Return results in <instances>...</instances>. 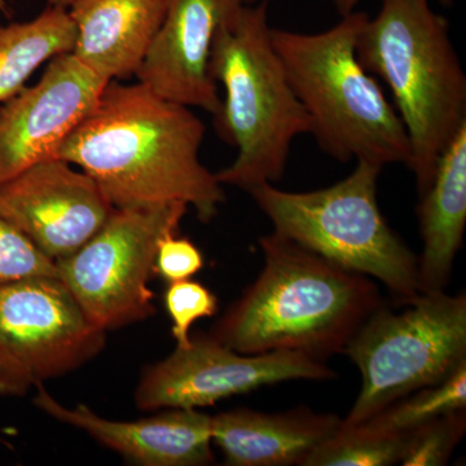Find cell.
I'll use <instances>...</instances> for the list:
<instances>
[{
	"mask_svg": "<svg viewBox=\"0 0 466 466\" xmlns=\"http://www.w3.org/2000/svg\"><path fill=\"white\" fill-rule=\"evenodd\" d=\"M466 410L446 413L408 431L404 444V466H443L464 438Z\"/></svg>",
	"mask_w": 466,
	"mask_h": 466,
	"instance_id": "obj_21",
	"label": "cell"
},
{
	"mask_svg": "<svg viewBox=\"0 0 466 466\" xmlns=\"http://www.w3.org/2000/svg\"><path fill=\"white\" fill-rule=\"evenodd\" d=\"M407 433L382 431L368 422L339 425L309 452L300 466H390L400 464Z\"/></svg>",
	"mask_w": 466,
	"mask_h": 466,
	"instance_id": "obj_19",
	"label": "cell"
},
{
	"mask_svg": "<svg viewBox=\"0 0 466 466\" xmlns=\"http://www.w3.org/2000/svg\"><path fill=\"white\" fill-rule=\"evenodd\" d=\"M254 0H242V3H244V5H250V3H253Z\"/></svg>",
	"mask_w": 466,
	"mask_h": 466,
	"instance_id": "obj_28",
	"label": "cell"
},
{
	"mask_svg": "<svg viewBox=\"0 0 466 466\" xmlns=\"http://www.w3.org/2000/svg\"><path fill=\"white\" fill-rule=\"evenodd\" d=\"M267 5V0L241 5L218 26L211 46L210 75L225 88L216 128L238 148L235 161L216 177L222 186L248 193L279 182L291 143L311 130L272 46Z\"/></svg>",
	"mask_w": 466,
	"mask_h": 466,
	"instance_id": "obj_4",
	"label": "cell"
},
{
	"mask_svg": "<svg viewBox=\"0 0 466 466\" xmlns=\"http://www.w3.org/2000/svg\"><path fill=\"white\" fill-rule=\"evenodd\" d=\"M262 271L208 336L240 354H341L383 300L372 279L272 232L259 240Z\"/></svg>",
	"mask_w": 466,
	"mask_h": 466,
	"instance_id": "obj_2",
	"label": "cell"
},
{
	"mask_svg": "<svg viewBox=\"0 0 466 466\" xmlns=\"http://www.w3.org/2000/svg\"><path fill=\"white\" fill-rule=\"evenodd\" d=\"M167 0H76L75 55L106 81L137 75L165 17Z\"/></svg>",
	"mask_w": 466,
	"mask_h": 466,
	"instance_id": "obj_16",
	"label": "cell"
},
{
	"mask_svg": "<svg viewBox=\"0 0 466 466\" xmlns=\"http://www.w3.org/2000/svg\"><path fill=\"white\" fill-rule=\"evenodd\" d=\"M204 256L189 238L168 235L159 244L155 262V275L167 283L187 280L200 272Z\"/></svg>",
	"mask_w": 466,
	"mask_h": 466,
	"instance_id": "obj_24",
	"label": "cell"
},
{
	"mask_svg": "<svg viewBox=\"0 0 466 466\" xmlns=\"http://www.w3.org/2000/svg\"><path fill=\"white\" fill-rule=\"evenodd\" d=\"M204 137L192 108L112 81L57 157L90 175L116 208L183 202L208 223L226 195L201 162Z\"/></svg>",
	"mask_w": 466,
	"mask_h": 466,
	"instance_id": "obj_1",
	"label": "cell"
},
{
	"mask_svg": "<svg viewBox=\"0 0 466 466\" xmlns=\"http://www.w3.org/2000/svg\"><path fill=\"white\" fill-rule=\"evenodd\" d=\"M188 205L116 208L108 222L72 256L56 262L58 278L101 329H121L156 314L155 275L159 244L177 233Z\"/></svg>",
	"mask_w": 466,
	"mask_h": 466,
	"instance_id": "obj_8",
	"label": "cell"
},
{
	"mask_svg": "<svg viewBox=\"0 0 466 466\" xmlns=\"http://www.w3.org/2000/svg\"><path fill=\"white\" fill-rule=\"evenodd\" d=\"M164 303L173 323L171 333L177 348L189 345L191 328L196 321L214 317L219 309L216 294L192 279L168 283Z\"/></svg>",
	"mask_w": 466,
	"mask_h": 466,
	"instance_id": "obj_22",
	"label": "cell"
},
{
	"mask_svg": "<svg viewBox=\"0 0 466 466\" xmlns=\"http://www.w3.org/2000/svg\"><path fill=\"white\" fill-rule=\"evenodd\" d=\"M420 233L424 250L417 258L421 293L443 291L461 249L466 226V126L441 152L431 186L420 196Z\"/></svg>",
	"mask_w": 466,
	"mask_h": 466,
	"instance_id": "obj_17",
	"label": "cell"
},
{
	"mask_svg": "<svg viewBox=\"0 0 466 466\" xmlns=\"http://www.w3.org/2000/svg\"><path fill=\"white\" fill-rule=\"evenodd\" d=\"M11 5L9 0H0V15H5V17L11 16Z\"/></svg>",
	"mask_w": 466,
	"mask_h": 466,
	"instance_id": "obj_27",
	"label": "cell"
},
{
	"mask_svg": "<svg viewBox=\"0 0 466 466\" xmlns=\"http://www.w3.org/2000/svg\"><path fill=\"white\" fill-rule=\"evenodd\" d=\"M366 12H351L315 34L271 27L272 46L311 122L309 134L339 162L385 167L410 162L400 115L357 54Z\"/></svg>",
	"mask_w": 466,
	"mask_h": 466,
	"instance_id": "obj_5",
	"label": "cell"
},
{
	"mask_svg": "<svg viewBox=\"0 0 466 466\" xmlns=\"http://www.w3.org/2000/svg\"><path fill=\"white\" fill-rule=\"evenodd\" d=\"M400 309L382 303L342 354L361 373V390L343 425H357L410 392L443 381L466 363V296L420 293Z\"/></svg>",
	"mask_w": 466,
	"mask_h": 466,
	"instance_id": "obj_7",
	"label": "cell"
},
{
	"mask_svg": "<svg viewBox=\"0 0 466 466\" xmlns=\"http://www.w3.org/2000/svg\"><path fill=\"white\" fill-rule=\"evenodd\" d=\"M341 422L308 407L278 413L235 408L211 416V441L228 466L302 465Z\"/></svg>",
	"mask_w": 466,
	"mask_h": 466,
	"instance_id": "obj_15",
	"label": "cell"
},
{
	"mask_svg": "<svg viewBox=\"0 0 466 466\" xmlns=\"http://www.w3.org/2000/svg\"><path fill=\"white\" fill-rule=\"evenodd\" d=\"M334 5H336L337 11L341 16H346V15L351 14V12L355 11V8L358 7L359 3L361 0H333ZM438 2L441 3L444 5H451L453 3V0H438Z\"/></svg>",
	"mask_w": 466,
	"mask_h": 466,
	"instance_id": "obj_25",
	"label": "cell"
},
{
	"mask_svg": "<svg viewBox=\"0 0 466 466\" xmlns=\"http://www.w3.org/2000/svg\"><path fill=\"white\" fill-rule=\"evenodd\" d=\"M241 5L242 0H167L164 21L135 75L137 82L216 118L222 97L210 75L211 46L218 26Z\"/></svg>",
	"mask_w": 466,
	"mask_h": 466,
	"instance_id": "obj_13",
	"label": "cell"
},
{
	"mask_svg": "<svg viewBox=\"0 0 466 466\" xmlns=\"http://www.w3.org/2000/svg\"><path fill=\"white\" fill-rule=\"evenodd\" d=\"M381 170L359 159L349 177L328 188L288 192L267 183L249 193L274 232L343 268L376 279L400 305L421 293L419 269L417 257L380 210Z\"/></svg>",
	"mask_w": 466,
	"mask_h": 466,
	"instance_id": "obj_6",
	"label": "cell"
},
{
	"mask_svg": "<svg viewBox=\"0 0 466 466\" xmlns=\"http://www.w3.org/2000/svg\"><path fill=\"white\" fill-rule=\"evenodd\" d=\"M75 2H76V0H48V5H50L51 7H58V8L67 9Z\"/></svg>",
	"mask_w": 466,
	"mask_h": 466,
	"instance_id": "obj_26",
	"label": "cell"
},
{
	"mask_svg": "<svg viewBox=\"0 0 466 466\" xmlns=\"http://www.w3.org/2000/svg\"><path fill=\"white\" fill-rule=\"evenodd\" d=\"M460 410H466V363L443 381L410 392L364 422L382 431L408 433L429 420Z\"/></svg>",
	"mask_w": 466,
	"mask_h": 466,
	"instance_id": "obj_20",
	"label": "cell"
},
{
	"mask_svg": "<svg viewBox=\"0 0 466 466\" xmlns=\"http://www.w3.org/2000/svg\"><path fill=\"white\" fill-rule=\"evenodd\" d=\"M106 334L57 276L5 285L0 288V395L24 397L75 372L106 349Z\"/></svg>",
	"mask_w": 466,
	"mask_h": 466,
	"instance_id": "obj_9",
	"label": "cell"
},
{
	"mask_svg": "<svg viewBox=\"0 0 466 466\" xmlns=\"http://www.w3.org/2000/svg\"><path fill=\"white\" fill-rule=\"evenodd\" d=\"M108 84L69 52L52 58L38 84L5 101L0 108V186L56 158Z\"/></svg>",
	"mask_w": 466,
	"mask_h": 466,
	"instance_id": "obj_12",
	"label": "cell"
},
{
	"mask_svg": "<svg viewBox=\"0 0 466 466\" xmlns=\"http://www.w3.org/2000/svg\"><path fill=\"white\" fill-rule=\"evenodd\" d=\"M34 406L63 424L90 435L125 461L139 466H205L214 464L211 416L198 410H164L135 421L97 415L86 404L66 407L36 386Z\"/></svg>",
	"mask_w": 466,
	"mask_h": 466,
	"instance_id": "obj_14",
	"label": "cell"
},
{
	"mask_svg": "<svg viewBox=\"0 0 466 466\" xmlns=\"http://www.w3.org/2000/svg\"><path fill=\"white\" fill-rule=\"evenodd\" d=\"M324 360L299 351L247 355L233 351L208 333L191 334L186 348H177L140 373L135 406L153 410H200L260 386L311 380L336 379Z\"/></svg>",
	"mask_w": 466,
	"mask_h": 466,
	"instance_id": "obj_10",
	"label": "cell"
},
{
	"mask_svg": "<svg viewBox=\"0 0 466 466\" xmlns=\"http://www.w3.org/2000/svg\"><path fill=\"white\" fill-rule=\"evenodd\" d=\"M357 54L391 92L410 143L407 167L422 196L441 152L466 126V76L449 21L431 0H382L359 34Z\"/></svg>",
	"mask_w": 466,
	"mask_h": 466,
	"instance_id": "obj_3",
	"label": "cell"
},
{
	"mask_svg": "<svg viewBox=\"0 0 466 466\" xmlns=\"http://www.w3.org/2000/svg\"><path fill=\"white\" fill-rule=\"evenodd\" d=\"M115 210L90 175L58 157L0 186V216L55 263L81 249Z\"/></svg>",
	"mask_w": 466,
	"mask_h": 466,
	"instance_id": "obj_11",
	"label": "cell"
},
{
	"mask_svg": "<svg viewBox=\"0 0 466 466\" xmlns=\"http://www.w3.org/2000/svg\"><path fill=\"white\" fill-rule=\"evenodd\" d=\"M76 36L69 11L51 5L27 23L0 25V103L24 90L46 61L73 52Z\"/></svg>",
	"mask_w": 466,
	"mask_h": 466,
	"instance_id": "obj_18",
	"label": "cell"
},
{
	"mask_svg": "<svg viewBox=\"0 0 466 466\" xmlns=\"http://www.w3.org/2000/svg\"><path fill=\"white\" fill-rule=\"evenodd\" d=\"M36 276H57L56 263L0 216V288Z\"/></svg>",
	"mask_w": 466,
	"mask_h": 466,
	"instance_id": "obj_23",
	"label": "cell"
}]
</instances>
